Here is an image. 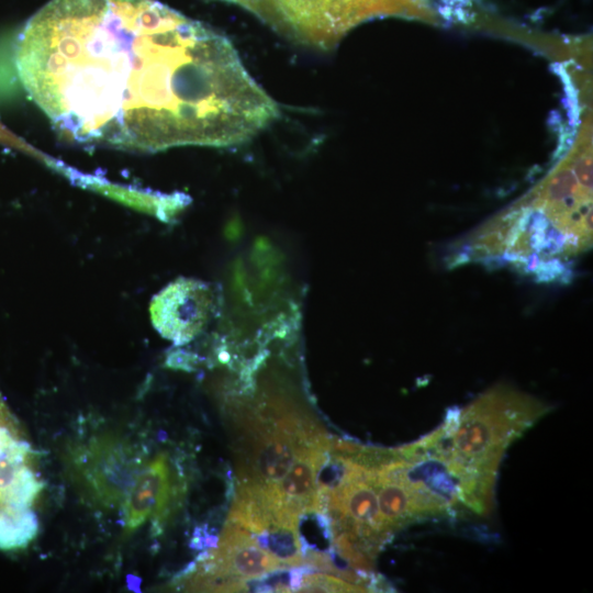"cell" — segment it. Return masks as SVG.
<instances>
[{
    "label": "cell",
    "instance_id": "11",
    "mask_svg": "<svg viewBox=\"0 0 593 593\" xmlns=\"http://www.w3.org/2000/svg\"><path fill=\"white\" fill-rule=\"evenodd\" d=\"M0 142L9 143L12 145H20V142L13 137L1 124H0Z\"/></svg>",
    "mask_w": 593,
    "mask_h": 593
},
{
    "label": "cell",
    "instance_id": "1",
    "mask_svg": "<svg viewBox=\"0 0 593 593\" xmlns=\"http://www.w3.org/2000/svg\"><path fill=\"white\" fill-rule=\"evenodd\" d=\"M15 64L77 143L230 147L280 116L224 33L158 0H49L24 25Z\"/></svg>",
    "mask_w": 593,
    "mask_h": 593
},
{
    "label": "cell",
    "instance_id": "8",
    "mask_svg": "<svg viewBox=\"0 0 593 593\" xmlns=\"http://www.w3.org/2000/svg\"><path fill=\"white\" fill-rule=\"evenodd\" d=\"M377 491L381 518L390 533L417 517L411 492L404 483H377Z\"/></svg>",
    "mask_w": 593,
    "mask_h": 593
},
{
    "label": "cell",
    "instance_id": "2",
    "mask_svg": "<svg viewBox=\"0 0 593 593\" xmlns=\"http://www.w3.org/2000/svg\"><path fill=\"white\" fill-rule=\"evenodd\" d=\"M549 409L508 387H495L459 412L455 429L440 437L436 459L459 483L493 488L503 451Z\"/></svg>",
    "mask_w": 593,
    "mask_h": 593
},
{
    "label": "cell",
    "instance_id": "7",
    "mask_svg": "<svg viewBox=\"0 0 593 593\" xmlns=\"http://www.w3.org/2000/svg\"><path fill=\"white\" fill-rule=\"evenodd\" d=\"M168 467L165 457H158L136 479L126 505L128 528L141 526L155 508L160 510L168 495Z\"/></svg>",
    "mask_w": 593,
    "mask_h": 593
},
{
    "label": "cell",
    "instance_id": "6",
    "mask_svg": "<svg viewBox=\"0 0 593 593\" xmlns=\"http://www.w3.org/2000/svg\"><path fill=\"white\" fill-rule=\"evenodd\" d=\"M213 571L223 591H247V581L286 568L261 548L247 529L230 522L215 555Z\"/></svg>",
    "mask_w": 593,
    "mask_h": 593
},
{
    "label": "cell",
    "instance_id": "5",
    "mask_svg": "<svg viewBox=\"0 0 593 593\" xmlns=\"http://www.w3.org/2000/svg\"><path fill=\"white\" fill-rule=\"evenodd\" d=\"M215 295L209 284L180 279L155 296L150 306L156 329L176 345L193 339L215 311Z\"/></svg>",
    "mask_w": 593,
    "mask_h": 593
},
{
    "label": "cell",
    "instance_id": "4",
    "mask_svg": "<svg viewBox=\"0 0 593 593\" xmlns=\"http://www.w3.org/2000/svg\"><path fill=\"white\" fill-rule=\"evenodd\" d=\"M244 422L249 443L238 466L239 484L259 488L264 493L279 483L300 454L331 443L314 421L291 414Z\"/></svg>",
    "mask_w": 593,
    "mask_h": 593
},
{
    "label": "cell",
    "instance_id": "3",
    "mask_svg": "<svg viewBox=\"0 0 593 593\" xmlns=\"http://www.w3.org/2000/svg\"><path fill=\"white\" fill-rule=\"evenodd\" d=\"M232 4L295 44L329 51L362 22L383 16L422 18L426 0H204Z\"/></svg>",
    "mask_w": 593,
    "mask_h": 593
},
{
    "label": "cell",
    "instance_id": "10",
    "mask_svg": "<svg viewBox=\"0 0 593 593\" xmlns=\"http://www.w3.org/2000/svg\"><path fill=\"white\" fill-rule=\"evenodd\" d=\"M298 592H368V590L335 575L309 573L304 574Z\"/></svg>",
    "mask_w": 593,
    "mask_h": 593
},
{
    "label": "cell",
    "instance_id": "9",
    "mask_svg": "<svg viewBox=\"0 0 593 593\" xmlns=\"http://www.w3.org/2000/svg\"><path fill=\"white\" fill-rule=\"evenodd\" d=\"M255 539L286 569L304 564L298 527L273 525L256 534Z\"/></svg>",
    "mask_w": 593,
    "mask_h": 593
}]
</instances>
